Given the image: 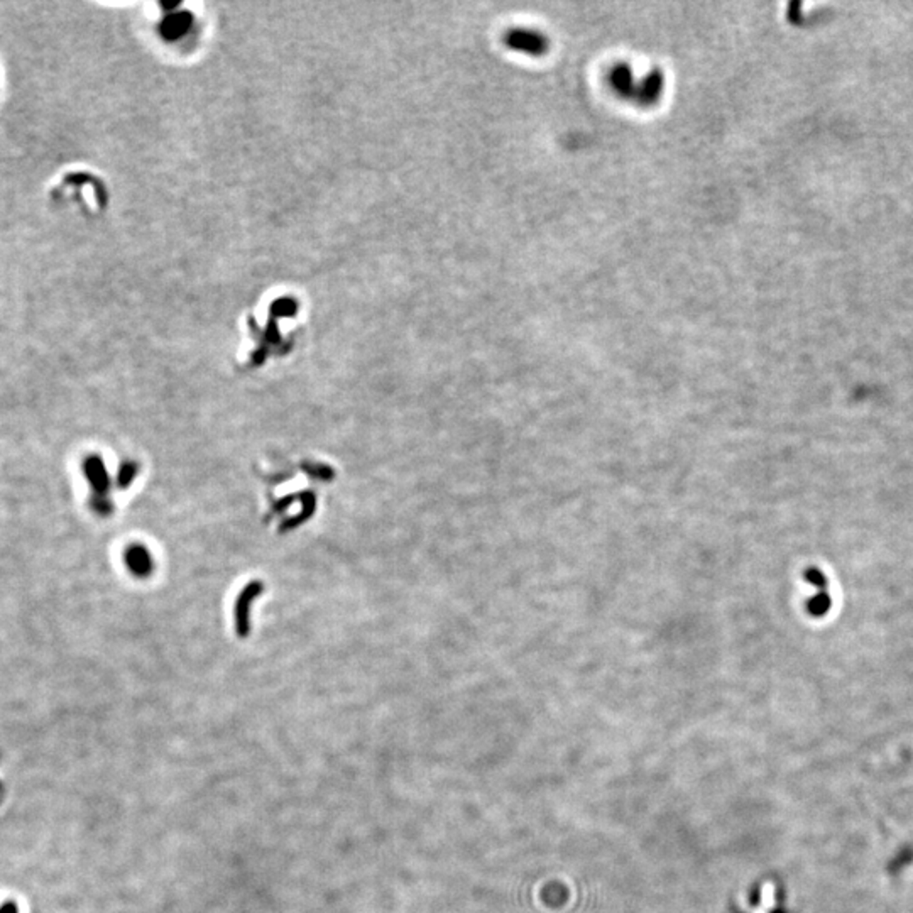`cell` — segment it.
Listing matches in <instances>:
<instances>
[{
  "label": "cell",
  "instance_id": "3",
  "mask_svg": "<svg viewBox=\"0 0 913 913\" xmlns=\"http://www.w3.org/2000/svg\"><path fill=\"white\" fill-rule=\"evenodd\" d=\"M665 87V78L661 75V71H651L648 76H644L643 80L638 82V90H636V97L635 102H638L639 105H653L655 102L660 100L661 92H663Z\"/></svg>",
  "mask_w": 913,
  "mask_h": 913
},
{
  "label": "cell",
  "instance_id": "6",
  "mask_svg": "<svg viewBox=\"0 0 913 913\" xmlns=\"http://www.w3.org/2000/svg\"><path fill=\"white\" fill-rule=\"evenodd\" d=\"M125 562H127V565H129L130 570H133L135 575H139V577L149 575L151 570H152V562H151L149 551H147L144 546H133L130 550H127Z\"/></svg>",
  "mask_w": 913,
  "mask_h": 913
},
{
  "label": "cell",
  "instance_id": "8",
  "mask_svg": "<svg viewBox=\"0 0 913 913\" xmlns=\"http://www.w3.org/2000/svg\"><path fill=\"white\" fill-rule=\"evenodd\" d=\"M134 472H135V470H134V465H127V467H125V469H124V470H122V477H121V482H122V484H124V479H127V482H130V481H133V477H134Z\"/></svg>",
  "mask_w": 913,
  "mask_h": 913
},
{
  "label": "cell",
  "instance_id": "5",
  "mask_svg": "<svg viewBox=\"0 0 913 913\" xmlns=\"http://www.w3.org/2000/svg\"><path fill=\"white\" fill-rule=\"evenodd\" d=\"M262 590V585L259 582H254L250 584L249 587H245L244 592L240 594L239 601L235 604V618L237 623H239V632L242 636L247 635L249 631V607L250 602L254 601L259 596V592Z\"/></svg>",
  "mask_w": 913,
  "mask_h": 913
},
{
  "label": "cell",
  "instance_id": "7",
  "mask_svg": "<svg viewBox=\"0 0 913 913\" xmlns=\"http://www.w3.org/2000/svg\"><path fill=\"white\" fill-rule=\"evenodd\" d=\"M88 472H90V477L97 486V489H104L107 486V475H105L104 465L97 458H93L90 464H88Z\"/></svg>",
  "mask_w": 913,
  "mask_h": 913
},
{
  "label": "cell",
  "instance_id": "1",
  "mask_svg": "<svg viewBox=\"0 0 913 913\" xmlns=\"http://www.w3.org/2000/svg\"><path fill=\"white\" fill-rule=\"evenodd\" d=\"M504 42L511 49L523 51V53H529L533 56H541L550 48V42L546 37L538 31H532V29H513L504 36Z\"/></svg>",
  "mask_w": 913,
  "mask_h": 913
},
{
  "label": "cell",
  "instance_id": "4",
  "mask_svg": "<svg viewBox=\"0 0 913 913\" xmlns=\"http://www.w3.org/2000/svg\"><path fill=\"white\" fill-rule=\"evenodd\" d=\"M638 82H639V80L635 78L631 66H627V65L614 66L613 71H611V75H609V83L613 85L614 90L618 92L621 97H626V99H631V100H635V97H636V90H638Z\"/></svg>",
  "mask_w": 913,
  "mask_h": 913
},
{
  "label": "cell",
  "instance_id": "9",
  "mask_svg": "<svg viewBox=\"0 0 913 913\" xmlns=\"http://www.w3.org/2000/svg\"><path fill=\"white\" fill-rule=\"evenodd\" d=\"M0 913H17L16 903H12V902L4 903V905L0 907Z\"/></svg>",
  "mask_w": 913,
  "mask_h": 913
},
{
  "label": "cell",
  "instance_id": "2",
  "mask_svg": "<svg viewBox=\"0 0 913 913\" xmlns=\"http://www.w3.org/2000/svg\"><path fill=\"white\" fill-rule=\"evenodd\" d=\"M805 579L809 580L812 585H815V587H817V594H815V596L810 599L809 602H807V609H809V613L812 615H815V618L826 615L827 613H829L831 604H832L829 594H827V579H826V575H823V573L819 570V568L810 567V568H807V570H805Z\"/></svg>",
  "mask_w": 913,
  "mask_h": 913
}]
</instances>
